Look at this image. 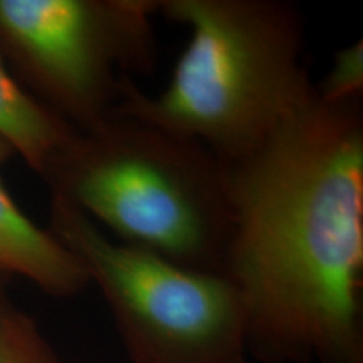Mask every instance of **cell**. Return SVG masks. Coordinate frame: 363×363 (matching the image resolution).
<instances>
[{
  "label": "cell",
  "instance_id": "cell-1",
  "mask_svg": "<svg viewBox=\"0 0 363 363\" xmlns=\"http://www.w3.org/2000/svg\"><path fill=\"white\" fill-rule=\"evenodd\" d=\"M229 163V162H227ZM222 276L264 363H363V104L315 84L266 142L229 163Z\"/></svg>",
  "mask_w": 363,
  "mask_h": 363
},
{
  "label": "cell",
  "instance_id": "cell-2",
  "mask_svg": "<svg viewBox=\"0 0 363 363\" xmlns=\"http://www.w3.org/2000/svg\"><path fill=\"white\" fill-rule=\"evenodd\" d=\"M157 13L189 27L187 48L162 93L126 79L115 111L195 140L225 162L261 147L315 84L293 4L158 0Z\"/></svg>",
  "mask_w": 363,
  "mask_h": 363
},
{
  "label": "cell",
  "instance_id": "cell-3",
  "mask_svg": "<svg viewBox=\"0 0 363 363\" xmlns=\"http://www.w3.org/2000/svg\"><path fill=\"white\" fill-rule=\"evenodd\" d=\"M43 179L110 238L222 274L234 227L229 163L206 145L113 111L76 131Z\"/></svg>",
  "mask_w": 363,
  "mask_h": 363
},
{
  "label": "cell",
  "instance_id": "cell-4",
  "mask_svg": "<svg viewBox=\"0 0 363 363\" xmlns=\"http://www.w3.org/2000/svg\"><path fill=\"white\" fill-rule=\"evenodd\" d=\"M49 230L101 291L131 363L247 360L242 301L225 276L120 242L56 199Z\"/></svg>",
  "mask_w": 363,
  "mask_h": 363
},
{
  "label": "cell",
  "instance_id": "cell-5",
  "mask_svg": "<svg viewBox=\"0 0 363 363\" xmlns=\"http://www.w3.org/2000/svg\"><path fill=\"white\" fill-rule=\"evenodd\" d=\"M158 0H0V57L76 131L115 111L126 79L157 67Z\"/></svg>",
  "mask_w": 363,
  "mask_h": 363
},
{
  "label": "cell",
  "instance_id": "cell-6",
  "mask_svg": "<svg viewBox=\"0 0 363 363\" xmlns=\"http://www.w3.org/2000/svg\"><path fill=\"white\" fill-rule=\"evenodd\" d=\"M2 160V157H0ZM29 279L52 296H74L89 284L67 249L27 217L0 182V274Z\"/></svg>",
  "mask_w": 363,
  "mask_h": 363
},
{
  "label": "cell",
  "instance_id": "cell-7",
  "mask_svg": "<svg viewBox=\"0 0 363 363\" xmlns=\"http://www.w3.org/2000/svg\"><path fill=\"white\" fill-rule=\"evenodd\" d=\"M76 130L19 84L0 57V157H22L40 177L65 152Z\"/></svg>",
  "mask_w": 363,
  "mask_h": 363
},
{
  "label": "cell",
  "instance_id": "cell-8",
  "mask_svg": "<svg viewBox=\"0 0 363 363\" xmlns=\"http://www.w3.org/2000/svg\"><path fill=\"white\" fill-rule=\"evenodd\" d=\"M0 363H62L33 318L7 299L0 303Z\"/></svg>",
  "mask_w": 363,
  "mask_h": 363
},
{
  "label": "cell",
  "instance_id": "cell-9",
  "mask_svg": "<svg viewBox=\"0 0 363 363\" xmlns=\"http://www.w3.org/2000/svg\"><path fill=\"white\" fill-rule=\"evenodd\" d=\"M318 96L328 103L362 101L363 96V43L358 39L340 49L330 71L315 84Z\"/></svg>",
  "mask_w": 363,
  "mask_h": 363
},
{
  "label": "cell",
  "instance_id": "cell-10",
  "mask_svg": "<svg viewBox=\"0 0 363 363\" xmlns=\"http://www.w3.org/2000/svg\"><path fill=\"white\" fill-rule=\"evenodd\" d=\"M4 299H6V296H4V293H2V288H0V303H2Z\"/></svg>",
  "mask_w": 363,
  "mask_h": 363
},
{
  "label": "cell",
  "instance_id": "cell-11",
  "mask_svg": "<svg viewBox=\"0 0 363 363\" xmlns=\"http://www.w3.org/2000/svg\"><path fill=\"white\" fill-rule=\"evenodd\" d=\"M240 363H247V360H244V362H240Z\"/></svg>",
  "mask_w": 363,
  "mask_h": 363
}]
</instances>
